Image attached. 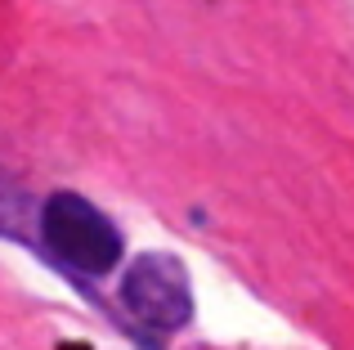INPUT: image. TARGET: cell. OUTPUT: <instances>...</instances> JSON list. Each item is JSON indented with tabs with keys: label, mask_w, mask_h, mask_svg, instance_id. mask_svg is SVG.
<instances>
[{
	"label": "cell",
	"mask_w": 354,
	"mask_h": 350,
	"mask_svg": "<svg viewBox=\"0 0 354 350\" xmlns=\"http://www.w3.org/2000/svg\"><path fill=\"white\" fill-rule=\"evenodd\" d=\"M121 301L130 306V315H139L144 324L175 333L189 324L193 315V292H189V274L175 256L157 252V256H139L121 279Z\"/></svg>",
	"instance_id": "7a4b0ae2"
},
{
	"label": "cell",
	"mask_w": 354,
	"mask_h": 350,
	"mask_svg": "<svg viewBox=\"0 0 354 350\" xmlns=\"http://www.w3.org/2000/svg\"><path fill=\"white\" fill-rule=\"evenodd\" d=\"M27 216H32V207H27V193L18 189V180L0 167V234H23Z\"/></svg>",
	"instance_id": "3957f363"
},
{
	"label": "cell",
	"mask_w": 354,
	"mask_h": 350,
	"mask_svg": "<svg viewBox=\"0 0 354 350\" xmlns=\"http://www.w3.org/2000/svg\"><path fill=\"white\" fill-rule=\"evenodd\" d=\"M41 238L63 265L81 274H108L121 261V234L117 225L81 193H54L36 216Z\"/></svg>",
	"instance_id": "6da1fadb"
}]
</instances>
